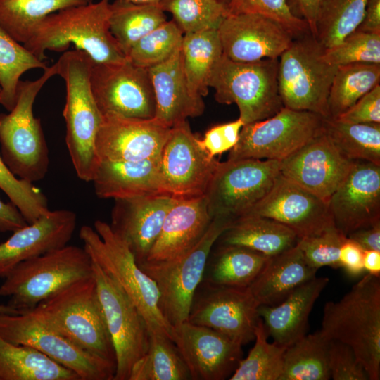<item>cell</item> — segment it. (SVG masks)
<instances>
[{"label": "cell", "instance_id": "cell-61", "mask_svg": "<svg viewBox=\"0 0 380 380\" xmlns=\"http://www.w3.org/2000/svg\"><path fill=\"white\" fill-rule=\"evenodd\" d=\"M222 1L225 2L226 4H227V2L229 1V0H222Z\"/></svg>", "mask_w": 380, "mask_h": 380}, {"label": "cell", "instance_id": "cell-13", "mask_svg": "<svg viewBox=\"0 0 380 380\" xmlns=\"http://www.w3.org/2000/svg\"><path fill=\"white\" fill-rule=\"evenodd\" d=\"M279 174L276 160L220 162L205 194L210 217H242L266 196Z\"/></svg>", "mask_w": 380, "mask_h": 380}, {"label": "cell", "instance_id": "cell-51", "mask_svg": "<svg viewBox=\"0 0 380 380\" xmlns=\"http://www.w3.org/2000/svg\"><path fill=\"white\" fill-rule=\"evenodd\" d=\"M243 125V122L239 118L232 122L213 126L206 131L202 139H198V143L210 156L221 155L236 145Z\"/></svg>", "mask_w": 380, "mask_h": 380}, {"label": "cell", "instance_id": "cell-3", "mask_svg": "<svg viewBox=\"0 0 380 380\" xmlns=\"http://www.w3.org/2000/svg\"><path fill=\"white\" fill-rule=\"evenodd\" d=\"M56 63L66 89L63 110L66 146L77 177L91 182L99 163L95 143L103 118L90 86L94 61L84 51L74 49L65 51Z\"/></svg>", "mask_w": 380, "mask_h": 380}, {"label": "cell", "instance_id": "cell-44", "mask_svg": "<svg viewBox=\"0 0 380 380\" xmlns=\"http://www.w3.org/2000/svg\"><path fill=\"white\" fill-rule=\"evenodd\" d=\"M164 12H169L184 34L217 30L229 15L222 0H160Z\"/></svg>", "mask_w": 380, "mask_h": 380}, {"label": "cell", "instance_id": "cell-35", "mask_svg": "<svg viewBox=\"0 0 380 380\" xmlns=\"http://www.w3.org/2000/svg\"><path fill=\"white\" fill-rule=\"evenodd\" d=\"M166 20L159 4L110 3V30L125 56L139 40Z\"/></svg>", "mask_w": 380, "mask_h": 380}, {"label": "cell", "instance_id": "cell-14", "mask_svg": "<svg viewBox=\"0 0 380 380\" xmlns=\"http://www.w3.org/2000/svg\"><path fill=\"white\" fill-rule=\"evenodd\" d=\"M92 275L115 353L113 380H129L134 365L147 351V325L125 291L93 260Z\"/></svg>", "mask_w": 380, "mask_h": 380}, {"label": "cell", "instance_id": "cell-54", "mask_svg": "<svg viewBox=\"0 0 380 380\" xmlns=\"http://www.w3.org/2000/svg\"><path fill=\"white\" fill-rule=\"evenodd\" d=\"M324 1L286 0V3L292 14L304 20L307 23L310 33L315 37L317 18Z\"/></svg>", "mask_w": 380, "mask_h": 380}, {"label": "cell", "instance_id": "cell-27", "mask_svg": "<svg viewBox=\"0 0 380 380\" xmlns=\"http://www.w3.org/2000/svg\"><path fill=\"white\" fill-rule=\"evenodd\" d=\"M156 103L154 119L172 127L201 115L205 109L203 98L189 89L184 73L181 49L165 61L148 68Z\"/></svg>", "mask_w": 380, "mask_h": 380}, {"label": "cell", "instance_id": "cell-50", "mask_svg": "<svg viewBox=\"0 0 380 380\" xmlns=\"http://www.w3.org/2000/svg\"><path fill=\"white\" fill-rule=\"evenodd\" d=\"M329 367L334 380H369L353 349L347 344L329 340Z\"/></svg>", "mask_w": 380, "mask_h": 380}, {"label": "cell", "instance_id": "cell-25", "mask_svg": "<svg viewBox=\"0 0 380 380\" xmlns=\"http://www.w3.org/2000/svg\"><path fill=\"white\" fill-rule=\"evenodd\" d=\"M76 226L75 212L49 210L34 222L14 231L0 243V277L4 278L21 262L68 245Z\"/></svg>", "mask_w": 380, "mask_h": 380}, {"label": "cell", "instance_id": "cell-57", "mask_svg": "<svg viewBox=\"0 0 380 380\" xmlns=\"http://www.w3.org/2000/svg\"><path fill=\"white\" fill-rule=\"evenodd\" d=\"M355 30L380 32V0H369L362 20Z\"/></svg>", "mask_w": 380, "mask_h": 380}, {"label": "cell", "instance_id": "cell-19", "mask_svg": "<svg viewBox=\"0 0 380 380\" xmlns=\"http://www.w3.org/2000/svg\"><path fill=\"white\" fill-rule=\"evenodd\" d=\"M249 215L276 220L291 229L298 238L315 235L334 226L326 201L281 173L266 196L243 216Z\"/></svg>", "mask_w": 380, "mask_h": 380}, {"label": "cell", "instance_id": "cell-1", "mask_svg": "<svg viewBox=\"0 0 380 380\" xmlns=\"http://www.w3.org/2000/svg\"><path fill=\"white\" fill-rule=\"evenodd\" d=\"M110 0L68 7L45 18L23 44L38 59L46 51H65L70 44L95 63H120L127 58L110 30Z\"/></svg>", "mask_w": 380, "mask_h": 380}, {"label": "cell", "instance_id": "cell-12", "mask_svg": "<svg viewBox=\"0 0 380 380\" xmlns=\"http://www.w3.org/2000/svg\"><path fill=\"white\" fill-rule=\"evenodd\" d=\"M0 336L40 351L75 372L80 380H113L115 367L81 348L32 312L0 313Z\"/></svg>", "mask_w": 380, "mask_h": 380}, {"label": "cell", "instance_id": "cell-36", "mask_svg": "<svg viewBox=\"0 0 380 380\" xmlns=\"http://www.w3.org/2000/svg\"><path fill=\"white\" fill-rule=\"evenodd\" d=\"M91 0H0V26L15 40L25 44L39 24L58 11Z\"/></svg>", "mask_w": 380, "mask_h": 380}, {"label": "cell", "instance_id": "cell-5", "mask_svg": "<svg viewBox=\"0 0 380 380\" xmlns=\"http://www.w3.org/2000/svg\"><path fill=\"white\" fill-rule=\"evenodd\" d=\"M30 312L81 348L116 368L115 353L93 275L62 289Z\"/></svg>", "mask_w": 380, "mask_h": 380}, {"label": "cell", "instance_id": "cell-38", "mask_svg": "<svg viewBox=\"0 0 380 380\" xmlns=\"http://www.w3.org/2000/svg\"><path fill=\"white\" fill-rule=\"evenodd\" d=\"M380 83V64L355 63L337 68L328 96L329 119L335 120Z\"/></svg>", "mask_w": 380, "mask_h": 380}, {"label": "cell", "instance_id": "cell-9", "mask_svg": "<svg viewBox=\"0 0 380 380\" xmlns=\"http://www.w3.org/2000/svg\"><path fill=\"white\" fill-rule=\"evenodd\" d=\"M234 220L214 217L201 239L183 255L167 261L138 265L156 284L160 311L172 327L187 321L192 298L203 279L210 251Z\"/></svg>", "mask_w": 380, "mask_h": 380}, {"label": "cell", "instance_id": "cell-22", "mask_svg": "<svg viewBox=\"0 0 380 380\" xmlns=\"http://www.w3.org/2000/svg\"><path fill=\"white\" fill-rule=\"evenodd\" d=\"M327 203L334 225L346 236L380 222V165L356 161Z\"/></svg>", "mask_w": 380, "mask_h": 380}, {"label": "cell", "instance_id": "cell-7", "mask_svg": "<svg viewBox=\"0 0 380 380\" xmlns=\"http://www.w3.org/2000/svg\"><path fill=\"white\" fill-rule=\"evenodd\" d=\"M92 276V260L83 248L66 245L18 264L4 277L0 296L20 313L67 286Z\"/></svg>", "mask_w": 380, "mask_h": 380}, {"label": "cell", "instance_id": "cell-4", "mask_svg": "<svg viewBox=\"0 0 380 380\" xmlns=\"http://www.w3.org/2000/svg\"><path fill=\"white\" fill-rule=\"evenodd\" d=\"M79 236L91 260L111 277L136 305L148 333L165 336L172 341L173 327L159 307V291L155 281L137 263L126 243L103 220L94 228L82 226Z\"/></svg>", "mask_w": 380, "mask_h": 380}, {"label": "cell", "instance_id": "cell-10", "mask_svg": "<svg viewBox=\"0 0 380 380\" xmlns=\"http://www.w3.org/2000/svg\"><path fill=\"white\" fill-rule=\"evenodd\" d=\"M324 49L308 33L294 38L279 57L278 88L284 107L329 119L328 96L338 66L325 60Z\"/></svg>", "mask_w": 380, "mask_h": 380}, {"label": "cell", "instance_id": "cell-15", "mask_svg": "<svg viewBox=\"0 0 380 380\" xmlns=\"http://www.w3.org/2000/svg\"><path fill=\"white\" fill-rule=\"evenodd\" d=\"M90 86L102 116L154 118L156 103L147 68L127 59L120 63L94 62Z\"/></svg>", "mask_w": 380, "mask_h": 380}, {"label": "cell", "instance_id": "cell-37", "mask_svg": "<svg viewBox=\"0 0 380 380\" xmlns=\"http://www.w3.org/2000/svg\"><path fill=\"white\" fill-rule=\"evenodd\" d=\"M329 340L319 330L306 334L284 353V367L279 380H328Z\"/></svg>", "mask_w": 380, "mask_h": 380}, {"label": "cell", "instance_id": "cell-47", "mask_svg": "<svg viewBox=\"0 0 380 380\" xmlns=\"http://www.w3.org/2000/svg\"><path fill=\"white\" fill-rule=\"evenodd\" d=\"M323 55L336 66L355 63L380 64V32L355 30L338 44L324 49Z\"/></svg>", "mask_w": 380, "mask_h": 380}, {"label": "cell", "instance_id": "cell-16", "mask_svg": "<svg viewBox=\"0 0 380 380\" xmlns=\"http://www.w3.org/2000/svg\"><path fill=\"white\" fill-rule=\"evenodd\" d=\"M258 307L248 287L202 280L194 294L187 321L213 329L244 346L255 339Z\"/></svg>", "mask_w": 380, "mask_h": 380}, {"label": "cell", "instance_id": "cell-60", "mask_svg": "<svg viewBox=\"0 0 380 380\" xmlns=\"http://www.w3.org/2000/svg\"><path fill=\"white\" fill-rule=\"evenodd\" d=\"M137 4H159L160 0H127Z\"/></svg>", "mask_w": 380, "mask_h": 380}, {"label": "cell", "instance_id": "cell-20", "mask_svg": "<svg viewBox=\"0 0 380 380\" xmlns=\"http://www.w3.org/2000/svg\"><path fill=\"white\" fill-rule=\"evenodd\" d=\"M344 156L324 130L279 161L280 173L327 202L355 163Z\"/></svg>", "mask_w": 380, "mask_h": 380}, {"label": "cell", "instance_id": "cell-41", "mask_svg": "<svg viewBox=\"0 0 380 380\" xmlns=\"http://www.w3.org/2000/svg\"><path fill=\"white\" fill-rule=\"evenodd\" d=\"M47 67L0 26V104L6 110L11 111L15 104L20 77L30 70Z\"/></svg>", "mask_w": 380, "mask_h": 380}, {"label": "cell", "instance_id": "cell-46", "mask_svg": "<svg viewBox=\"0 0 380 380\" xmlns=\"http://www.w3.org/2000/svg\"><path fill=\"white\" fill-rule=\"evenodd\" d=\"M0 189L19 210L27 224H31L47 213L48 201L33 183L18 178L0 156Z\"/></svg>", "mask_w": 380, "mask_h": 380}, {"label": "cell", "instance_id": "cell-8", "mask_svg": "<svg viewBox=\"0 0 380 380\" xmlns=\"http://www.w3.org/2000/svg\"><path fill=\"white\" fill-rule=\"evenodd\" d=\"M279 59L234 61L222 55L214 67L209 87L215 100L236 103L244 125L273 116L283 107L278 88Z\"/></svg>", "mask_w": 380, "mask_h": 380}, {"label": "cell", "instance_id": "cell-58", "mask_svg": "<svg viewBox=\"0 0 380 380\" xmlns=\"http://www.w3.org/2000/svg\"><path fill=\"white\" fill-rule=\"evenodd\" d=\"M363 266L366 273L380 277V251L365 250Z\"/></svg>", "mask_w": 380, "mask_h": 380}, {"label": "cell", "instance_id": "cell-28", "mask_svg": "<svg viewBox=\"0 0 380 380\" xmlns=\"http://www.w3.org/2000/svg\"><path fill=\"white\" fill-rule=\"evenodd\" d=\"M91 182L100 198L115 200L165 194L160 158L142 160H99Z\"/></svg>", "mask_w": 380, "mask_h": 380}, {"label": "cell", "instance_id": "cell-31", "mask_svg": "<svg viewBox=\"0 0 380 380\" xmlns=\"http://www.w3.org/2000/svg\"><path fill=\"white\" fill-rule=\"evenodd\" d=\"M298 239L291 229L276 220L249 215L236 219L216 242L246 247L272 257L294 247Z\"/></svg>", "mask_w": 380, "mask_h": 380}, {"label": "cell", "instance_id": "cell-48", "mask_svg": "<svg viewBox=\"0 0 380 380\" xmlns=\"http://www.w3.org/2000/svg\"><path fill=\"white\" fill-rule=\"evenodd\" d=\"M347 236L335 226L309 236L299 238L297 246L308 264L319 270L322 267L341 268L339 253Z\"/></svg>", "mask_w": 380, "mask_h": 380}, {"label": "cell", "instance_id": "cell-6", "mask_svg": "<svg viewBox=\"0 0 380 380\" xmlns=\"http://www.w3.org/2000/svg\"><path fill=\"white\" fill-rule=\"evenodd\" d=\"M56 75V62L37 80H20L13 108L0 113L1 156L16 177L32 183L44 178L49 165L48 146L33 106L44 85Z\"/></svg>", "mask_w": 380, "mask_h": 380}, {"label": "cell", "instance_id": "cell-40", "mask_svg": "<svg viewBox=\"0 0 380 380\" xmlns=\"http://www.w3.org/2000/svg\"><path fill=\"white\" fill-rule=\"evenodd\" d=\"M324 129L348 159L380 165V123H348L325 119Z\"/></svg>", "mask_w": 380, "mask_h": 380}, {"label": "cell", "instance_id": "cell-24", "mask_svg": "<svg viewBox=\"0 0 380 380\" xmlns=\"http://www.w3.org/2000/svg\"><path fill=\"white\" fill-rule=\"evenodd\" d=\"M177 200L165 194L115 200L110 227L128 246L138 265L147 258Z\"/></svg>", "mask_w": 380, "mask_h": 380}, {"label": "cell", "instance_id": "cell-29", "mask_svg": "<svg viewBox=\"0 0 380 380\" xmlns=\"http://www.w3.org/2000/svg\"><path fill=\"white\" fill-rule=\"evenodd\" d=\"M329 281L315 276L278 305H259L258 315L274 343L287 348L306 335L310 314Z\"/></svg>", "mask_w": 380, "mask_h": 380}, {"label": "cell", "instance_id": "cell-39", "mask_svg": "<svg viewBox=\"0 0 380 380\" xmlns=\"http://www.w3.org/2000/svg\"><path fill=\"white\" fill-rule=\"evenodd\" d=\"M189 371L175 343L149 332L146 353L134 365L129 380H189Z\"/></svg>", "mask_w": 380, "mask_h": 380}, {"label": "cell", "instance_id": "cell-26", "mask_svg": "<svg viewBox=\"0 0 380 380\" xmlns=\"http://www.w3.org/2000/svg\"><path fill=\"white\" fill-rule=\"evenodd\" d=\"M211 220L205 196L177 199L144 262L167 261L183 255L201 239Z\"/></svg>", "mask_w": 380, "mask_h": 380}, {"label": "cell", "instance_id": "cell-11", "mask_svg": "<svg viewBox=\"0 0 380 380\" xmlns=\"http://www.w3.org/2000/svg\"><path fill=\"white\" fill-rule=\"evenodd\" d=\"M321 115L283 107L272 117L245 124L227 160L245 158L281 161L324 132Z\"/></svg>", "mask_w": 380, "mask_h": 380}, {"label": "cell", "instance_id": "cell-49", "mask_svg": "<svg viewBox=\"0 0 380 380\" xmlns=\"http://www.w3.org/2000/svg\"><path fill=\"white\" fill-rule=\"evenodd\" d=\"M229 15L260 14L286 27L294 38L310 33L307 23L291 12L286 0H229Z\"/></svg>", "mask_w": 380, "mask_h": 380}, {"label": "cell", "instance_id": "cell-17", "mask_svg": "<svg viewBox=\"0 0 380 380\" xmlns=\"http://www.w3.org/2000/svg\"><path fill=\"white\" fill-rule=\"evenodd\" d=\"M220 163L201 146L187 120L175 125L160 155L163 193L177 199L205 196Z\"/></svg>", "mask_w": 380, "mask_h": 380}, {"label": "cell", "instance_id": "cell-18", "mask_svg": "<svg viewBox=\"0 0 380 380\" xmlns=\"http://www.w3.org/2000/svg\"><path fill=\"white\" fill-rule=\"evenodd\" d=\"M172 341L191 380H224L243 359L242 345L207 327L183 322L173 327Z\"/></svg>", "mask_w": 380, "mask_h": 380}, {"label": "cell", "instance_id": "cell-62", "mask_svg": "<svg viewBox=\"0 0 380 380\" xmlns=\"http://www.w3.org/2000/svg\"><path fill=\"white\" fill-rule=\"evenodd\" d=\"M0 97H1V88H0Z\"/></svg>", "mask_w": 380, "mask_h": 380}, {"label": "cell", "instance_id": "cell-21", "mask_svg": "<svg viewBox=\"0 0 380 380\" xmlns=\"http://www.w3.org/2000/svg\"><path fill=\"white\" fill-rule=\"evenodd\" d=\"M217 32L223 55L237 62L279 59L294 39L279 23L254 13L228 15Z\"/></svg>", "mask_w": 380, "mask_h": 380}, {"label": "cell", "instance_id": "cell-56", "mask_svg": "<svg viewBox=\"0 0 380 380\" xmlns=\"http://www.w3.org/2000/svg\"><path fill=\"white\" fill-rule=\"evenodd\" d=\"M364 250L380 251V222L357 229L347 236Z\"/></svg>", "mask_w": 380, "mask_h": 380}, {"label": "cell", "instance_id": "cell-42", "mask_svg": "<svg viewBox=\"0 0 380 380\" xmlns=\"http://www.w3.org/2000/svg\"><path fill=\"white\" fill-rule=\"evenodd\" d=\"M369 0H324L315 37L324 49L340 43L360 24Z\"/></svg>", "mask_w": 380, "mask_h": 380}, {"label": "cell", "instance_id": "cell-23", "mask_svg": "<svg viewBox=\"0 0 380 380\" xmlns=\"http://www.w3.org/2000/svg\"><path fill=\"white\" fill-rule=\"evenodd\" d=\"M102 117L95 143L99 160L160 158L170 127L161 125L154 118Z\"/></svg>", "mask_w": 380, "mask_h": 380}, {"label": "cell", "instance_id": "cell-45", "mask_svg": "<svg viewBox=\"0 0 380 380\" xmlns=\"http://www.w3.org/2000/svg\"><path fill=\"white\" fill-rule=\"evenodd\" d=\"M183 37L173 20H166L139 40L128 52L127 59L148 69L165 61L181 49Z\"/></svg>", "mask_w": 380, "mask_h": 380}, {"label": "cell", "instance_id": "cell-59", "mask_svg": "<svg viewBox=\"0 0 380 380\" xmlns=\"http://www.w3.org/2000/svg\"><path fill=\"white\" fill-rule=\"evenodd\" d=\"M0 313L1 314H8V315H18L21 314L18 310H15L8 304L4 305L0 304Z\"/></svg>", "mask_w": 380, "mask_h": 380}, {"label": "cell", "instance_id": "cell-32", "mask_svg": "<svg viewBox=\"0 0 380 380\" xmlns=\"http://www.w3.org/2000/svg\"><path fill=\"white\" fill-rule=\"evenodd\" d=\"M268 258L246 247L219 244L210 251L202 280L216 285L248 287Z\"/></svg>", "mask_w": 380, "mask_h": 380}, {"label": "cell", "instance_id": "cell-33", "mask_svg": "<svg viewBox=\"0 0 380 380\" xmlns=\"http://www.w3.org/2000/svg\"><path fill=\"white\" fill-rule=\"evenodd\" d=\"M0 380H80L37 349L0 336Z\"/></svg>", "mask_w": 380, "mask_h": 380}, {"label": "cell", "instance_id": "cell-53", "mask_svg": "<svg viewBox=\"0 0 380 380\" xmlns=\"http://www.w3.org/2000/svg\"><path fill=\"white\" fill-rule=\"evenodd\" d=\"M364 251L360 245L348 237L343 243L339 253L340 265L349 277H357L365 273Z\"/></svg>", "mask_w": 380, "mask_h": 380}, {"label": "cell", "instance_id": "cell-34", "mask_svg": "<svg viewBox=\"0 0 380 380\" xmlns=\"http://www.w3.org/2000/svg\"><path fill=\"white\" fill-rule=\"evenodd\" d=\"M181 53L189 91L196 97L206 96L213 70L223 55L217 30L184 34Z\"/></svg>", "mask_w": 380, "mask_h": 380}, {"label": "cell", "instance_id": "cell-55", "mask_svg": "<svg viewBox=\"0 0 380 380\" xmlns=\"http://www.w3.org/2000/svg\"><path fill=\"white\" fill-rule=\"evenodd\" d=\"M27 223L19 210L11 203L0 198V232H14Z\"/></svg>", "mask_w": 380, "mask_h": 380}, {"label": "cell", "instance_id": "cell-52", "mask_svg": "<svg viewBox=\"0 0 380 380\" xmlns=\"http://www.w3.org/2000/svg\"><path fill=\"white\" fill-rule=\"evenodd\" d=\"M335 120L348 123H380V84Z\"/></svg>", "mask_w": 380, "mask_h": 380}, {"label": "cell", "instance_id": "cell-43", "mask_svg": "<svg viewBox=\"0 0 380 380\" xmlns=\"http://www.w3.org/2000/svg\"><path fill=\"white\" fill-rule=\"evenodd\" d=\"M262 319L255 331V343L248 356L242 359L230 380H279L283 371L286 347L269 343Z\"/></svg>", "mask_w": 380, "mask_h": 380}, {"label": "cell", "instance_id": "cell-2", "mask_svg": "<svg viewBox=\"0 0 380 380\" xmlns=\"http://www.w3.org/2000/svg\"><path fill=\"white\" fill-rule=\"evenodd\" d=\"M320 333L348 345L369 380L380 379V277L366 274L342 298L324 305Z\"/></svg>", "mask_w": 380, "mask_h": 380}, {"label": "cell", "instance_id": "cell-30", "mask_svg": "<svg viewBox=\"0 0 380 380\" xmlns=\"http://www.w3.org/2000/svg\"><path fill=\"white\" fill-rule=\"evenodd\" d=\"M298 247L269 257L263 268L248 286L259 305L274 306L297 288L316 276Z\"/></svg>", "mask_w": 380, "mask_h": 380}]
</instances>
